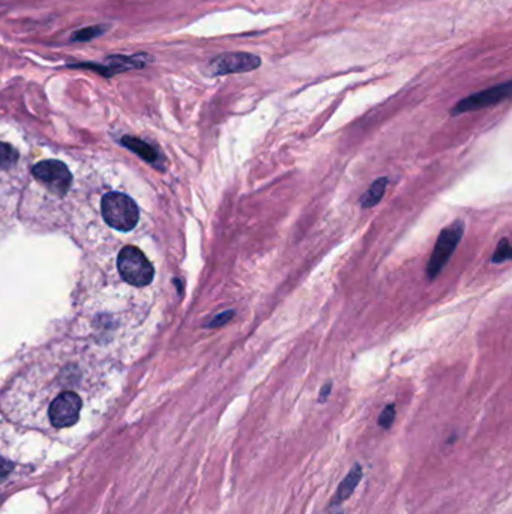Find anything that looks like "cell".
Listing matches in <instances>:
<instances>
[{"label": "cell", "mask_w": 512, "mask_h": 514, "mask_svg": "<svg viewBox=\"0 0 512 514\" xmlns=\"http://www.w3.org/2000/svg\"><path fill=\"white\" fill-rule=\"evenodd\" d=\"M105 223L119 232H130L139 221V209L134 200L122 192H108L101 201Z\"/></svg>", "instance_id": "6da1fadb"}, {"label": "cell", "mask_w": 512, "mask_h": 514, "mask_svg": "<svg viewBox=\"0 0 512 514\" xmlns=\"http://www.w3.org/2000/svg\"><path fill=\"white\" fill-rule=\"evenodd\" d=\"M463 233H464V223L461 220H457L452 224H449L448 227H444V229L439 233L434 250L431 253V257L430 260H428L427 268H425V274H427L428 280H434V278L442 273V269L449 262L452 253L455 251L461 238H463Z\"/></svg>", "instance_id": "7a4b0ae2"}, {"label": "cell", "mask_w": 512, "mask_h": 514, "mask_svg": "<svg viewBox=\"0 0 512 514\" xmlns=\"http://www.w3.org/2000/svg\"><path fill=\"white\" fill-rule=\"evenodd\" d=\"M117 268L122 278L127 283L143 288L154 280L155 269L150 265L147 257L137 248L128 246L122 248L117 259Z\"/></svg>", "instance_id": "3957f363"}, {"label": "cell", "mask_w": 512, "mask_h": 514, "mask_svg": "<svg viewBox=\"0 0 512 514\" xmlns=\"http://www.w3.org/2000/svg\"><path fill=\"white\" fill-rule=\"evenodd\" d=\"M260 65H262V59L253 53L230 52V53H223L220 56L214 57L212 61L209 62L207 70L214 75V77H218V75L254 71L258 68Z\"/></svg>", "instance_id": "277c9868"}, {"label": "cell", "mask_w": 512, "mask_h": 514, "mask_svg": "<svg viewBox=\"0 0 512 514\" xmlns=\"http://www.w3.org/2000/svg\"><path fill=\"white\" fill-rule=\"evenodd\" d=\"M511 90H512V83L506 81L503 84H498V86H494V88L476 92V94L463 98L460 103H457L454 108H451V115L458 116V115L469 113V112L481 110V108H485V107L496 106L502 103V101L509 98Z\"/></svg>", "instance_id": "5b68a950"}, {"label": "cell", "mask_w": 512, "mask_h": 514, "mask_svg": "<svg viewBox=\"0 0 512 514\" xmlns=\"http://www.w3.org/2000/svg\"><path fill=\"white\" fill-rule=\"evenodd\" d=\"M83 406V402L80 395L75 393L66 391L59 394L53 402L50 403L48 408V418L50 423L56 428H65L71 427L80 417V411Z\"/></svg>", "instance_id": "8992f818"}, {"label": "cell", "mask_w": 512, "mask_h": 514, "mask_svg": "<svg viewBox=\"0 0 512 514\" xmlns=\"http://www.w3.org/2000/svg\"><path fill=\"white\" fill-rule=\"evenodd\" d=\"M33 176L45 184L56 195H65L72 184V175L62 161L57 159H45L33 167Z\"/></svg>", "instance_id": "52a82bcc"}, {"label": "cell", "mask_w": 512, "mask_h": 514, "mask_svg": "<svg viewBox=\"0 0 512 514\" xmlns=\"http://www.w3.org/2000/svg\"><path fill=\"white\" fill-rule=\"evenodd\" d=\"M150 61H152V57L147 55H132V56L114 55V56L107 57L105 63L103 65L107 71V77H112V75L117 72L143 68V66H146Z\"/></svg>", "instance_id": "ba28073f"}, {"label": "cell", "mask_w": 512, "mask_h": 514, "mask_svg": "<svg viewBox=\"0 0 512 514\" xmlns=\"http://www.w3.org/2000/svg\"><path fill=\"white\" fill-rule=\"evenodd\" d=\"M362 474H364L362 466H360V465H355L354 468H351L350 473L346 477H344V480L340 483V486L337 488V493H335V496L331 501V505H338L346 500H349L351 493L355 492V488L358 487V484L360 483V480H362Z\"/></svg>", "instance_id": "9c48e42d"}, {"label": "cell", "mask_w": 512, "mask_h": 514, "mask_svg": "<svg viewBox=\"0 0 512 514\" xmlns=\"http://www.w3.org/2000/svg\"><path fill=\"white\" fill-rule=\"evenodd\" d=\"M386 187H388V178H385V176L383 178H377L360 197V206L364 209L374 208L383 199Z\"/></svg>", "instance_id": "30bf717a"}, {"label": "cell", "mask_w": 512, "mask_h": 514, "mask_svg": "<svg viewBox=\"0 0 512 514\" xmlns=\"http://www.w3.org/2000/svg\"><path fill=\"white\" fill-rule=\"evenodd\" d=\"M122 141H123L125 146H128L131 150H134V152L139 154L141 158H145L146 161H149V163L156 161V158H158L156 150L150 148L149 145H146L145 141H141L139 139H134V137H125Z\"/></svg>", "instance_id": "8fae6325"}, {"label": "cell", "mask_w": 512, "mask_h": 514, "mask_svg": "<svg viewBox=\"0 0 512 514\" xmlns=\"http://www.w3.org/2000/svg\"><path fill=\"white\" fill-rule=\"evenodd\" d=\"M105 30H107V26H103V24H95V26H88V28H83L77 32H74L71 39L79 41V42L90 41V39H95L103 35Z\"/></svg>", "instance_id": "7c38bea8"}, {"label": "cell", "mask_w": 512, "mask_h": 514, "mask_svg": "<svg viewBox=\"0 0 512 514\" xmlns=\"http://www.w3.org/2000/svg\"><path fill=\"white\" fill-rule=\"evenodd\" d=\"M17 159H19V152L8 143L0 141V167L10 168L17 163Z\"/></svg>", "instance_id": "4fadbf2b"}, {"label": "cell", "mask_w": 512, "mask_h": 514, "mask_svg": "<svg viewBox=\"0 0 512 514\" xmlns=\"http://www.w3.org/2000/svg\"><path fill=\"white\" fill-rule=\"evenodd\" d=\"M509 259H511L509 239L508 238H503L498 244V247H496V251H494L491 262L493 264H503V262H506V260H509Z\"/></svg>", "instance_id": "5bb4252c"}, {"label": "cell", "mask_w": 512, "mask_h": 514, "mask_svg": "<svg viewBox=\"0 0 512 514\" xmlns=\"http://www.w3.org/2000/svg\"><path fill=\"white\" fill-rule=\"evenodd\" d=\"M393 419H396V406H393V404H386L382 414L379 415V421H377V423H379V426L385 428V431H389L391 426L393 424Z\"/></svg>", "instance_id": "9a60e30c"}, {"label": "cell", "mask_w": 512, "mask_h": 514, "mask_svg": "<svg viewBox=\"0 0 512 514\" xmlns=\"http://www.w3.org/2000/svg\"><path fill=\"white\" fill-rule=\"evenodd\" d=\"M233 316H234V310L221 311L220 315H216L215 317H212L211 320H209V322L206 324V326L207 328H212V330H214V328H221L225 324H229L230 320L233 319Z\"/></svg>", "instance_id": "2e32d148"}, {"label": "cell", "mask_w": 512, "mask_h": 514, "mask_svg": "<svg viewBox=\"0 0 512 514\" xmlns=\"http://www.w3.org/2000/svg\"><path fill=\"white\" fill-rule=\"evenodd\" d=\"M14 469L12 463L8 462L5 459H0V478H5L8 474L11 473V471Z\"/></svg>", "instance_id": "e0dca14e"}, {"label": "cell", "mask_w": 512, "mask_h": 514, "mask_svg": "<svg viewBox=\"0 0 512 514\" xmlns=\"http://www.w3.org/2000/svg\"><path fill=\"white\" fill-rule=\"evenodd\" d=\"M332 391V382H327L323 385V388L320 390V394H318V402L320 403H325L327 400V397H329V394Z\"/></svg>", "instance_id": "ac0fdd59"}, {"label": "cell", "mask_w": 512, "mask_h": 514, "mask_svg": "<svg viewBox=\"0 0 512 514\" xmlns=\"http://www.w3.org/2000/svg\"><path fill=\"white\" fill-rule=\"evenodd\" d=\"M337 514H342V513H337Z\"/></svg>", "instance_id": "d6986e66"}]
</instances>
